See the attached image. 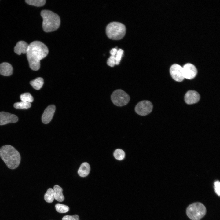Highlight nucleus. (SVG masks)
<instances>
[{
    "label": "nucleus",
    "mask_w": 220,
    "mask_h": 220,
    "mask_svg": "<svg viewBox=\"0 0 220 220\" xmlns=\"http://www.w3.org/2000/svg\"><path fill=\"white\" fill-rule=\"evenodd\" d=\"M114 156L116 159L118 160H122L124 158L125 154L123 150L121 149H118L114 152Z\"/></svg>",
    "instance_id": "23"
},
{
    "label": "nucleus",
    "mask_w": 220,
    "mask_h": 220,
    "mask_svg": "<svg viewBox=\"0 0 220 220\" xmlns=\"http://www.w3.org/2000/svg\"><path fill=\"white\" fill-rule=\"evenodd\" d=\"M20 98L22 101L30 103L32 102L34 100L33 97L29 93H25L22 94L20 96Z\"/></svg>",
    "instance_id": "22"
},
{
    "label": "nucleus",
    "mask_w": 220,
    "mask_h": 220,
    "mask_svg": "<svg viewBox=\"0 0 220 220\" xmlns=\"http://www.w3.org/2000/svg\"><path fill=\"white\" fill-rule=\"evenodd\" d=\"M48 52V47L42 42L35 41L31 42L26 53L31 68L34 71L39 70L40 61L46 57Z\"/></svg>",
    "instance_id": "1"
},
{
    "label": "nucleus",
    "mask_w": 220,
    "mask_h": 220,
    "mask_svg": "<svg viewBox=\"0 0 220 220\" xmlns=\"http://www.w3.org/2000/svg\"><path fill=\"white\" fill-rule=\"evenodd\" d=\"M200 95L196 91L190 90L185 94L184 99L185 102L188 104H192L196 103L200 99Z\"/></svg>",
    "instance_id": "12"
},
{
    "label": "nucleus",
    "mask_w": 220,
    "mask_h": 220,
    "mask_svg": "<svg viewBox=\"0 0 220 220\" xmlns=\"http://www.w3.org/2000/svg\"><path fill=\"white\" fill-rule=\"evenodd\" d=\"M107 64L110 67H114L116 64L115 56H111L107 60Z\"/></svg>",
    "instance_id": "26"
},
{
    "label": "nucleus",
    "mask_w": 220,
    "mask_h": 220,
    "mask_svg": "<svg viewBox=\"0 0 220 220\" xmlns=\"http://www.w3.org/2000/svg\"><path fill=\"white\" fill-rule=\"evenodd\" d=\"M31 106L30 103L24 101L16 102L14 104V107L16 109H28Z\"/></svg>",
    "instance_id": "19"
},
{
    "label": "nucleus",
    "mask_w": 220,
    "mask_h": 220,
    "mask_svg": "<svg viewBox=\"0 0 220 220\" xmlns=\"http://www.w3.org/2000/svg\"><path fill=\"white\" fill-rule=\"evenodd\" d=\"M18 120V117L14 114L5 112H0V125L15 123Z\"/></svg>",
    "instance_id": "10"
},
{
    "label": "nucleus",
    "mask_w": 220,
    "mask_h": 220,
    "mask_svg": "<svg viewBox=\"0 0 220 220\" xmlns=\"http://www.w3.org/2000/svg\"><path fill=\"white\" fill-rule=\"evenodd\" d=\"M29 45L23 41H20L17 42L14 48V51L16 54L20 55L21 53H26L29 47Z\"/></svg>",
    "instance_id": "13"
},
{
    "label": "nucleus",
    "mask_w": 220,
    "mask_h": 220,
    "mask_svg": "<svg viewBox=\"0 0 220 220\" xmlns=\"http://www.w3.org/2000/svg\"><path fill=\"white\" fill-rule=\"evenodd\" d=\"M25 2L27 4L32 6L37 7L43 6L45 4V0H26Z\"/></svg>",
    "instance_id": "20"
},
{
    "label": "nucleus",
    "mask_w": 220,
    "mask_h": 220,
    "mask_svg": "<svg viewBox=\"0 0 220 220\" xmlns=\"http://www.w3.org/2000/svg\"><path fill=\"white\" fill-rule=\"evenodd\" d=\"M54 191V199L59 202H62L64 198L63 194L62 189L58 185H55L53 187Z\"/></svg>",
    "instance_id": "16"
},
{
    "label": "nucleus",
    "mask_w": 220,
    "mask_h": 220,
    "mask_svg": "<svg viewBox=\"0 0 220 220\" xmlns=\"http://www.w3.org/2000/svg\"><path fill=\"white\" fill-rule=\"evenodd\" d=\"M90 170V167L89 164L87 162L82 163L79 167L78 173L79 176L82 177L87 176Z\"/></svg>",
    "instance_id": "15"
},
{
    "label": "nucleus",
    "mask_w": 220,
    "mask_h": 220,
    "mask_svg": "<svg viewBox=\"0 0 220 220\" xmlns=\"http://www.w3.org/2000/svg\"><path fill=\"white\" fill-rule=\"evenodd\" d=\"M55 106L54 105L48 106L45 109L42 115V120L45 124L49 123L52 119L55 112Z\"/></svg>",
    "instance_id": "11"
},
{
    "label": "nucleus",
    "mask_w": 220,
    "mask_h": 220,
    "mask_svg": "<svg viewBox=\"0 0 220 220\" xmlns=\"http://www.w3.org/2000/svg\"><path fill=\"white\" fill-rule=\"evenodd\" d=\"M182 67L184 78L191 79L196 76L197 71L193 64L190 63H186Z\"/></svg>",
    "instance_id": "9"
},
{
    "label": "nucleus",
    "mask_w": 220,
    "mask_h": 220,
    "mask_svg": "<svg viewBox=\"0 0 220 220\" xmlns=\"http://www.w3.org/2000/svg\"><path fill=\"white\" fill-rule=\"evenodd\" d=\"M107 36L110 39L118 40L125 35L126 28L123 24L116 22H112L107 26L106 29Z\"/></svg>",
    "instance_id": "4"
},
{
    "label": "nucleus",
    "mask_w": 220,
    "mask_h": 220,
    "mask_svg": "<svg viewBox=\"0 0 220 220\" xmlns=\"http://www.w3.org/2000/svg\"><path fill=\"white\" fill-rule=\"evenodd\" d=\"M170 72L172 78L176 81L181 82L184 79L183 67L178 64L172 65L170 68Z\"/></svg>",
    "instance_id": "8"
},
{
    "label": "nucleus",
    "mask_w": 220,
    "mask_h": 220,
    "mask_svg": "<svg viewBox=\"0 0 220 220\" xmlns=\"http://www.w3.org/2000/svg\"><path fill=\"white\" fill-rule=\"evenodd\" d=\"M206 209L204 205L200 202H196L190 205L186 209V214L192 220H199L205 215Z\"/></svg>",
    "instance_id": "5"
},
{
    "label": "nucleus",
    "mask_w": 220,
    "mask_h": 220,
    "mask_svg": "<svg viewBox=\"0 0 220 220\" xmlns=\"http://www.w3.org/2000/svg\"><path fill=\"white\" fill-rule=\"evenodd\" d=\"M123 51L122 49H120L118 50L117 54L115 57L116 64L118 65L119 64L123 55Z\"/></svg>",
    "instance_id": "24"
},
{
    "label": "nucleus",
    "mask_w": 220,
    "mask_h": 220,
    "mask_svg": "<svg viewBox=\"0 0 220 220\" xmlns=\"http://www.w3.org/2000/svg\"><path fill=\"white\" fill-rule=\"evenodd\" d=\"M0 157L8 168L11 169L16 168L20 163V153L11 145H6L0 148Z\"/></svg>",
    "instance_id": "2"
},
{
    "label": "nucleus",
    "mask_w": 220,
    "mask_h": 220,
    "mask_svg": "<svg viewBox=\"0 0 220 220\" xmlns=\"http://www.w3.org/2000/svg\"><path fill=\"white\" fill-rule=\"evenodd\" d=\"M44 198L46 202L49 203L52 202L54 199L53 189L51 188L48 189L44 195Z\"/></svg>",
    "instance_id": "18"
},
{
    "label": "nucleus",
    "mask_w": 220,
    "mask_h": 220,
    "mask_svg": "<svg viewBox=\"0 0 220 220\" xmlns=\"http://www.w3.org/2000/svg\"><path fill=\"white\" fill-rule=\"evenodd\" d=\"M30 84L34 88L39 90L42 88L44 84L43 79L42 78L38 77L31 81Z\"/></svg>",
    "instance_id": "17"
},
{
    "label": "nucleus",
    "mask_w": 220,
    "mask_h": 220,
    "mask_svg": "<svg viewBox=\"0 0 220 220\" xmlns=\"http://www.w3.org/2000/svg\"><path fill=\"white\" fill-rule=\"evenodd\" d=\"M62 220H79V216L77 215H66L62 218Z\"/></svg>",
    "instance_id": "25"
},
{
    "label": "nucleus",
    "mask_w": 220,
    "mask_h": 220,
    "mask_svg": "<svg viewBox=\"0 0 220 220\" xmlns=\"http://www.w3.org/2000/svg\"><path fill=\"white\" fill-rule=\"evenodd\" d=\"M56 211L60 213H65L68 212L69 210V207L65 205L57 203L55 205Z\"/></svg>",
    "instance_id": "21"
},
{
    "label": "nucleus",
    "mask_w": 220,
    "mask_h": 220,
    "mask_svg": "<svg viewBox=\"0 0 220 220\" xmlns=\"http://www.w3.org/2000/svg\"><path fill=\"white\" fill-rule=\"evenodd\" d=\"M153 105L150 101L144 100L139 102L136 105L135 110L138 115L145 116L149 114L152 111Z\"/></svg>",
    "instance_id": "7"
},
{
    "label": "nucleus",
    "mask_w": 220,
    "mask_h": 220,
    "mask_svg": "<svg viewBox=\"0 0 220 220\" xmlns=\"http://www.w3.org/2000/svg\"><path fill=\"white\" fill-rule=\"evenodd\" d=\"M214 186L216 193L219 196L220 195V183L218 181H217L215 182Z\"/></svg>",
    "instance_id": "27"
},
{
    "label": "nucleus",
    "mask_w": 220,
    "mask_h": 220,
    "mask_svg": "<svg viewBox=\"0 0 220 220\" xmlns=\"http://www.w3.org/2000/svg\"><path fill=\"white\" fill-rule=\"evenodd\" d=\"M118 50L116 48L112 49L110 51L111 56H115L117 54Z\"/></svg>",
    "instance_id": "28"
},
{
    "label": "nucleus",
    "mask_w": 220,
    "mask_h": 220,
    "mask_svg": "<svg viewBox=\"0 0 220 220\" xmlns=\"http://www.w3.org/2000/svg\"><path fill=\"white\" fill-rule=\"evenodd\" d=\"M41 15L43 19L42 28L45 32L53 31L59 28L61 20L57 14L52 11L44 10L41 12Z\"/></svg>",
    "instance_id": "3"
},
{
    "label": "nucleus",
    "mask_w": 220,
    "mask_h": 220,
    "mask_svg": "<svg viewBox=\"0 0 220 220\" xmlns=\"http://www.w3.org/2000/svg\"><path fill=\"white\" fill-rule=\"evenodd\" d=\"M13 68L9 63L4 62L0 64V74L3 76H9L13 73Z\"/></svg>",
    "instance_id": "14"
},
{
    "label": "nucleus",
    "mask_w": 220,
    "mask_h": 220,
    "mask_svg": "<svg viewBox=\"0 0 220 220\" xmlns=\"http://www.w3.org/2000/svg\"><path fill=\"white\" fill-rule=\"evenodd\" d=\"M113 103L116 106H122L126 105L129 102L130 97L123 90L118 89L115 90L111 96Z\"/></svg>",
    "instance_id": "6"
}]
</instances>
